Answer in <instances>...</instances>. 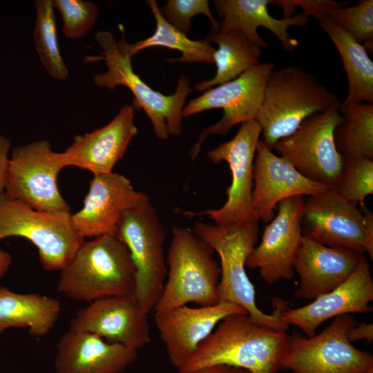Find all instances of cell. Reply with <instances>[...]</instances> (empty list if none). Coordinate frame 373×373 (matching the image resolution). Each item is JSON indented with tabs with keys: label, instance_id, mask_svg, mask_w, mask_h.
<instances>
[{
	"label": "cell",
	"instance_id": "4fadbf2b",
	"mask_svg": "<svg viewBox=\"0 0 373 373\" xmlns=\"http://www.w3.org/2000/svg\"><path fill=\"white\" fill-rule=\"evenodd\" d=\"M260 135L261 128L256 119L245 122L231 140L207 152L213 164L224 161L229 166L231 182L226 190L227 200L220 208L199 212L182 211L184 215L207 216L218 226L259 222L252 206V191L254 161Z\"/></svg>",
	"mask_w": 373,
	"mask_h": 373
},
{
	"label": "cell",
	"instance_id": "8992f818",
	"mask_svg": "<svg viewBox=\"0 0 373 373\" xmlns=\"http://www.w3.org/2000/svg\"><path fill=\"white\" fill-rule=\"evenodd\" d=\"M167 256L166 281L155 314L194 303L208 307L220 302V268L213 250L193 230L175 227Z\"/></svg>",
	"mask_w": 373,
	"mask_h": 373
},
{
	"label": "cell",
	"instance_id": "4316f807",
	"mask_svg": "<svg viewBox=\"0 0 373 373\" xmlns=\"http://www.w3.org/2000/svg\"><path fill=\"white\" fill-rule=\"evenodd\" d=\"M205 39L218 46L213 54L216 73L209 80L197 82L195 85L197 91L204 92L231 81L260 63V48L239 31L211 32Z\"/></svg>",
	"mask_w": 373,
	"mask_h": 373
},
{
	"label": "cell",
	"instance_id": "7a4b0ae2",
	"mask_svg": "<svg viewBox=\"0 0 373 373\" xmlns=\"http://www.w3.org/2000/svg\"><path fill=\"white\" fill-rule=\"evenodd\" d=\"M193 231L220 257V302L236 304L244 308L256 322L287 331L289 325L283 321L281 316L288 303L275 298L272 313L262 312L256 305L255 288L245 271L247 260L258 240V222L227 226L198 222Z\"/></svg>",
	"mask_w": 373,
	"mask_h": 373
},
{
	"label": "cell",
	"instance_id": "4dcf8cb0",
	"mask_svg": "<svg viewBox=\"0 0 373 373\" xmlns=\"http://www.w3.org/2000/svg\"><path fill=\"white\" fill-rule=\"evenodd\" d=\"M60 14L62 32L70 39L84 37L95 26L99 15L97 5L84 0H52Z\"/></svg>",
	"mask_w": 373,
	"mask_h": 373
},
{
	"label": "cell",
	"instance_id": "8fae6325",
	"mask_svg": "<svg viewBox=\"0 0 373 373\" xmlns=\"http://www.w3.org/2000/svg\"><path fill=\"white\" fill-rule=\"evenodd\" d=\"M301 229L304 236L322 245L367 253L373 258V213L365 204L358 209L336 189L305 198Z\"/></svg>",
	"mask_w": 373,
	"mask_h": 373
},
{
	"label": "cell",
	"instance_id": "ac0fdd59",
	"mask_svg": "<svg viewBox=\"0 0 373 373\" xmlns=\"http://www.w3.org/2000/svg\"><path fill=\"white\" fill-rule=\"evenodd\" d=\"M252 206L258 220L268 223L281 201L294 196H310L323 192L327 186L302 175L289 162L274 154L262 140L257 145L254 161Z\"/></svg>",
	"mask_w": 373,
	"mask_h": 373
},
{
	"label": "cell",
	"instance_id": "277c9868",
	"mask_svg": "<svg viewBox=\"0 0 373 373\" xmlns=\"http://www.w3.org/2000/svg\"><path fill=\"white\" fill-rule=\"evenodd\" d=\"M121 32L122 38L119 41L109 31L102 30L95 35L102 48L101 59L105 61L107 70L95 75V84L111 90L118 86L128 88L134 96L133 108L144 111L158 139L179 136L182 131V110L186 97L193 90L189 79L180 76L175 92L170 95L151 88L134 72L133 57L127 50L122 28Z\"/></svg>",
	"mask_w": 373,
	"mask_h": 373
},
{
	"label": "cell",
	"instance_id": "e575fe53",
	"mask_svg": "<svg viewBox=\"0 0 373 373\" xmlns=\"http://www.w3.org/2000/svg\"><path fill=\"white\" fill-rule=\"evenodd\" d=\"M347 1H336L333 0H270L269 4L281 8L283 18L293 16L296 8L299 7L303 13L321 20L329 17L335 10L345 7Z\"/></svg>",
	"mask_w": 373,
	"mask_h": 373
},
{
	"label": "cell",
	"instance_id": "f35d334b",
	"mask_svg": "<svg viewBox=\"0 0 373 373\" xmlns=\"http://www.w3.org/2000/svg\"><path fill=\"white\" fill-rule=\"evenodd\" d=\"M12 264V257L10 254L0 249V279L8 271Z\"/></svg>",
	"mask_w": 373,
	"mask_h": 373
},
{
	"label": "cell",
	"instance_id": "d590c367",
	"mask_svg": "<svg viewBox=\"0 0 373 373\" xmlns=\"http://www.w3.org/2000/svg\"><path fill=\"white\" fill-rule=\"evenodd\" d=\"M10 150V140L0 135V194L4 192Z\"/></svg>",
	"mask_w": 373,
	"mask_h": 373
},
{
	"label": "cell",
	"instance_id": "d4e9b609",
	"mask_svg": "<svg viewBox=\"0 0 373 373\" xmlns=\"http://www.w3.org/2000/svg\"><path fill=\"white\" fill-rule=\"evenodd\" d=\"M60 312L61 303L54 297L0 286V334L10 328H26L32 336L43 337L55 327Z\"/></svg>",
	"mask_w": 373,
	"mask_h": 373
},
{
	"label": "cell",
	"instance_id": "d6986e66",
	"mask_svg": "<svg viewBox=\"0 0 373 373\" xmlns=\"http://www.w3.org/2000/svg\"><path fill=\"white\" fill-rule=\"evenodd\" d=\"M373 279L367 259L363 255L352 275L329 292L310 303L295 309H286L283 321L298 327L307 337L316 334L318 327L331 318L372 311Z\"/></svg>",
	"mask_w": 373,
	"mask_h": 373
},
{
	"label": "cell",
	"instance_id": "83f0119b",
	"mask_svg": "<svg viewBox=\"0 0 373 373\" xmlns=\"http://www.w3.org/2000/svg\"><path fill=\"white\" fill-rule=\"evenodd\" d=\"M343 120L334 131V143L345 163L373 160V104L341 103Z\"/></svg>",
	"mask_w": 373,
	"mask_h": 373
},
{
	"label": "cell",
	"instance_id": "e0dca14e",
	"mask_svg": "<svg viewBox=\"0 0 373 373\" xmlns=\"http://www.w3.org/2000/svg\"><path fill=\"white\" fill-rule=\"evenodd\" d=\"M150 201L124 175L111 172L94 175L82 208L72 214L77 231L84 238L115 236L117 224L129 209Z\"/></svg>",
	"mask_w": 373,
	"mask_h": 373
},
{
	"label": "cell",
	"instance_id": "ffe728a7",
	"mask_svg": "<svg viewBox=\"0 0 373 373\" xmlns=\"http://www.w3.org/2000/svg\"><path fill=\"white\" fill-rule=\"evenodd\" d=\"M235 313H247L229 302L193 308L183 305L155 314V324L172 365L180 368L213 332L216 325Z\"/></svg>",
	"mask_w": 373,
	"mask_h": 373
},
{
	"label": "cell",
	"instance_id": "ba28073f",
	"mask_svg": "<svg viewBox=\"0 0 373 373\" xmlns=\"http://www.w3.org/2000/svg\"><path fill=\"white\" fill-rule=\"evenodd\" d=\"M115 236L128 248L135 270L134 296L146 314L153 311L167 276L166 232L150 201L126 211Z\"/></svg>",
	"mask_w": 373,
	"mask_h": 373
},
{
	"label": "cell",
	"instance_id": "ab89813d",
	"mask_svg": "<svg viewBox=\"0 0 373 373\" xmlns=\"http://www.w3.org/2000/svg\"><path fill=\"white\" fill-rule=\"evenodd\" d=\"M361 373H373V367H370Z\"/></svg>",
	"mask_w": 373,
	"mask_h": 373
},
{
	"label": "cell",
	"instance_id": "74e56055",
	"mask_svg": "<svg viewBox=\"0 0 373 373\" xmlns=\"http://www.w3.org/2000/svg\"><path fill=\"white\" fill-rule=\"evenodd\" d=\"M191 373H252L250 371L227 365H215L199 369Z\"/></svg>",
	"mask_w": 373,
	"mask_h": 373
},
{
	"label": "cell",
	"instance_id": "52a82bcc",
	"mask_svg": "<svg viewBox=\"0 0 373 373\" xmlns=\"http://www.w3.org/2000/svg\"><path fill=\"white\" fill-rule=\"evenodd\" d=\"M70 211H38L0 194V240L21 237L37 249L46 271H61L73 258L84 238L74 227Z\"/></svg>",
	"mask_w": 373,
	"mask_h": 373
},
{
	"label": "cell",
	"instance_id": "6da1fadb",
	"mask_svg": "<svg viewBox=\"0 0 373 373\" xmlns=\"http://www.w3.org/2000/svg\"><path fill=\"white\" fill-rule=\"evenodd\" d=\"M289 338L287 331L260 324L248 313H235L221 321L178 370L191 373L208 366L227 365L252 373H278Z\"/></svg>",
	"mask_w": 373,
	"mask_h": 373
},
{
	"label": "cell",
	"instance_id": "9c48e42d",
	"mask_svg": "<svg viewBox=\"0 0 373 373\" xmlns=\"http://www.w3.org/2000/svg\"><path fill=\"white\" fill-rule=\"evenodd\" d=\"M340 101L303 120L290 135L273 146L280 156L308 179L337 190L345 162L334 143V131L343 120Z\"/></svg>",
	"mask_w": 373,
	"mask_h": 373
},
{
	"label": "cell",
	"instance_id": "3957f363",
	"mask_svg": "<svg viewBox=\"0 0 373 373\" xmlns=\"http://www.w3.org/2000/svg\"><path fill=\"white\" fill-rule=\"evenodd\" d=\"M60 272L57 290L74 300L90 303L134 292L135 270L131 256L116 236L84 241Z\"/></svg>",
	"mask_w": 373,
	"mask_h": 373
},
{
	"label": "cell",
	"instance_id": "836d02e7",
	"mask_svg": "<svg viewBox=\"0 0 373 373\" xmlns=\"http://www.w3.org/2000/svg\"><path fill=\"white\" fill-rule=\"evenodd\" d=\"M160 10L171 25L186 35L191 32L192 18L198 15L209 19L211 32L219 30V22L213 17L207 0H169Z\"/></svg>",
	"mask_w": 373,
	"mask_h": 373
},
{
	"label": "cell",
	"instance_id": "5bb4252c",
	"mask_svg": "<svg viewBox=\"0 0 373 373\" xmlns=\"http://www.w3.org/2000/svg\"><path fill=\"white\" fill-rule=\"evenodd\" d=\"M274 69L273 63H259L237 78L204 91L184 106L183 117L215 108H222L224 111L218 122L204 128L199 135L190 152L193 160L198 155L209 136H223L235 125L256 119L263 100L267 78Z\"/></svg>",
	"mask_w": 373,
	"mask_h": 373
},
{
	"label": "cell",
	"instance_id": "1f68e13d",
	"mask_svg": "<svg viewBox=\"0 0 373 373\" xmlns=\"http://www.w3.org/2000/svg\"><path fill=\"white\" fill-rule=\"evenodd\" d=\"M337 191L354 205H365V198L373 193V160L361 159L345 163Z\"/></svg>",
	"mask_w": 373,
	"mask_h": 373
},
{
	"label": "cell",
	"instance_id": "cb8c5ba5",
	"mask_svg": "<svg viewBox=\"0 0 373 373\" xmlns=\"http://www.w3.org/2000/svg\"><path fill=\"white\" fill-rule=\"evenodd\" d=\"M270 0H216L213 3L222 21L220 32L236 30L240 32L252 44L262 48H267V42L260 37L258 28L268 29L278 39L282 48L291 52L298 41L288 32L292 26H306L309 18L303 12L289 18L278 19L268 12Z\"/></svg>",
	"mask_w": 373,
	"mask_h": 373
},
{
	"label": "cell",
	"instance_id": "f546056e",
	"mask_svg": "<svg viewBox=\"0 0 373 373\" xmlns=\"http://www.w3.org/2000/svg\"><path fill=\"white\" fill-rule=\"evenodd\" d=\"M35 6L36 18L33 38L35 49L48 73L56 80L65 81L68 77V71L59 46L52 0H36Z\"/></svg>",
	"mask_w": 373,
	"mask_h": 373
},
{
	"label": "cell",
	"instance_id": "f1b7e54d",
	"mask_svg": "<svg viewBox=\"0 0 373 373\" xmlns=\"http://www.w3.org/2000/svg\"><path fill=\"white\" fill-rule=\"evenodd\" d=\"M146 3L155 19V30L146 39L134 44L126 43L127 50L132 57L145 48L161 46L177 50L182 53L178 58H166V60L169 63L213 64V54L216 48L211 45L209 41L206 39H190L187 35L178 30L166 20L155 0H148Z\"/></svg>",
	"mask_w": 373,
	"mask_h": 373
},
{
	"label": "cell",
	"instance_id": "8d00e7d4",
	"mask_svg": "<svg viewBox=\"0 0 373 373\" xmlns=\"http://www.w3.org/2000/svg\"><path fill=\"white\" fill-rule=\"evenodd\" d=\"M351 343H354L360 340H366L371 343L373 341V324L361 323L353 326L347 334Z\"/></svg>",
	"mask_w": 373,
	"mask_h": 373
},
{
	"label": "cell",
	"instance_id": "2e32d148",
	"mask_svg": "<svg viewBox=\"0 0 373 373\" xmlns=\"http://www.w3.org/2000/svg\"><path fill=\"white\" fill-rule=\"evenodd\" d=\"M69 329L96 334L107 342L137 350L151 341L148 314L134 294L94 300L77 311Z\"/></svg>",
	"mask_w": 373,
	"mask_h": 373
},
{
	"label": "cell",
	"instance_id": "9a60e30c",
	"mask_svg": "<svg viewBox=\"0 0 373 373\" xmlns=\"http://www.w3.org/2000/svg\"><path fill=\"white\" fill-rule=\"evenodd\" d=\"M305 199L294 196L278 203L276 216L266 225L260 243L247 260L246 266L258 269L262 280L269 285L294 276V263L303 237Z\"/></svg>",
	"mask_w": 373,
	"mask_h": 373
},
{
	"label": "cell",
	"instance_id": "44dd1931",
	"mask_svg": "<svg viewBox=\"0 0 373 373\" xmlns=\"http://www.w3.org/2000/svg\"><path fill=\"white\" fill-rule=\"evenodd\" d=\"M134 119L135 108L126 105L106 125L75 136L73 143L61 153L65 166L81 168L93 175L113 172L137 134Z\"/></svg>",
	"mask_w": 373,
	"mask_h": 373
},
{
	"label": "cell",
	"instance_id": "7c38bea8",
	"mask_svg": "<svg viewBox=\"0 0 373 373\" xmlns=\"http://www.w3.org/2000/svg\"><path fill=\"white\" fill-rule=\"evenodd\" d=\"M64 167L61 153L47 140L17 146L10 152L4 193L38 211H70L57 184Z\"/></svg>",
	"mask_w": 373,
	"mask_h": 373
},
{
	"label": "cell",
	"instance_id": "30bf717a",
	"mask_svg": "<svg viewBox=\"0 0 373 373\" xmlns=\"http://www.w3.org/2000/svg\"><path fill=\"white\" fill-rule=\"evenodd\" d=\"M356 324L353 314L335 319L312 337L296 331L289 334L287 350L279 362L280 370L292 373H361L373 367L371 353L356 348L348 338Z\"/></svg>",
	"mask_w": 373,
	"mask_h": 373
},
{
	"label": "cell",
	"instance_id": "484cf974",
	"mask_svg": "<svg viewBox=\"0 0 373 373\" xmlns=\"http://www.w3.org/2000/svg\"><path fill=\"white\" fill-rule=\"evenodd\" d=\"M319 25L338 51L347 77L349 103H373V62L362 44L340 28L329 17Z\"/></svg>",
	"mask_w": 373,
	"mask_h": 373
},
{
	"label": "cell",
	"instance_id": "7402d4cb",
	"mask_svg": "<svg viewBox=\"0 0 373 373\" xmlns=\"http://www.w3.org/2000/svg\"><path fill=\"white\" fill-rule=\"evenodd\" d=\"M364 255L358 251L330 247L303 236L294 270L300 282L294 296L314 300L345 281Z\"/></svg>",
	"mask_w": 373,
	"mask_h": 373
},
{
	"label": "cell",
	"instance_id": "5b68a950",
	"mask_svg": "<svg viewBox=\"0 0 373 373\" xmlns=\"http://www.w3.org/2000/svg\"><path fill=\"white\" fill-rule=\"evenodd\" d=\"M339 102L309 73L290 65L269 74L256 120L262 140L271 150L280 140L292 134L305 119Z\"/></svg>",
	"mask_w": 373,
	"mask_h": 373
},
{
	"label": "cell",
	"instance_id": "d6a6232c",
	"mask_svg": "<svg viewBox=\"0 0 373 373\" xmlns=\"http://www.w3.org/2000/svg\"><path fill=\"white\" fill-rule=\"evenodd\" d=\"M358 43H373V1L362 0L335 10L329 16Z\"/></svg>",
	"mask_w": 373,
	"mask_h": 373
},
{
	"label": "cell",
	"instance_id": "603a6c76",
	"mask_svg": "<svg viewBox=\"0 0 373 373\" xmlns=\"http://www.w3.org/2000/svg\"><path fill=\"white\" fill-rule=\"evenodd\" d=\"M137 358V350L68 329L57 344L55 373H122Z\"/></svg>",
	"mask_w": 373,
	"mask_h": 373
}]
</instances>
